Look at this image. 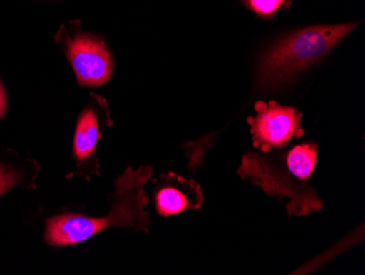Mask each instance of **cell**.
<instances>
[{
  "label": "cell",
  "instance_id": "1",
  "mask_svg": "<svg viewBox=\"0 0 365 275\" xmlns=\"http://www.w3.org/2000/svg\"><path fill=\"white\" fill-rule=\"evenodd\" d=\"M317 161L315 143L301 144L286 151H247L237 174L251 180L269 196L287 199L290 216H307L323 207V201L309 184Z\"/></svg>",
  "mask_w": 365,
  "mask_h": 275
},
{
  "label": "cell",
  "instance_id": "2",
  "mask_svg": "<svg viewBox=\"0 0 365 275\" xmlns=\"http://www.w3.org/2000/svg\"><path fill=\"white\" fill-rule=\"evenodd\" d=\"M153 167L127 168L115 180L112 209L106 217H89L78 213H63L47 219L44 238L52 247L75 246L92 236L114 227L148 233L150 215L145 212L149 199L145 186L153 176Z\"/></svg>",
  "mask_w": 365,
  "mask_h": 275
},
{
  "label": "cell",
  "instance_id": "3",
  "mask_svg": "<svg viewBox=\"0 0 365 275\" xmlns=\"http://www.w3.org/2000/svg\"><path fill=\"white\" fill-rule=\"evenodd\" d=\"M358 26V22H350L307 26L279 39L258 61V89L270 91L288 85L299 74L327 56Z\"/></svg>",
  "mask_w": 365,
  "mask_h": 275
},
{
  "label": "cell",
  "instance_id": "4",
  "mask_svg": "<svg viewBox=\"0 0 365 275\" xmlns=\"http://www.w3.org/2000/svg\"><path fill=\"white\" fill-rule=\"evenodd\" d=\"M55 41L71 64L79 85L100 87L108 83L115 67L112 53L102 36L82 30L81 20L61 26Z\"/></svg>",
  "mask_w": 365,
  "mask_h": 275
},
{
  "label": "cell",
  "instance_id": "5",
  "mask_svg": "<svg viewBox=\"0 0 365 275\" xmlns=\"http://www.w3.org/2000/svg\"><path fill=\"white\" fill-rule=\"evenodd\" d=\"M113 125L110 108L104 98L98 94H90L87 106L78 116L73 136V154L76 160V169L67 176H100V165L96 156L98 139H101L102 129Z\"/></svg>",
  "mask_w": 365,
  "mask_h": 275
},
{
  "label": "cell",
  "instance_id": "6",
  "mask_svg": "<svg viewBox=\"0 0 365 275\" xmlns=\"http://www.w3.org/2000/svg\"><path fill=\"white\" fill-rule=\"evenodd\" d=\"M256 114L248 119L253 136V146L262 153L284 149L292 141L304 134L301 126L302 114L293 106H284L277 102H257Z\"/></svg>",
  "mask_w": 365,
  "mask_h": 275
},
{
  "label": "cell",
  "instance_id": "7",
  "mask_svg": "<svg viewBox=\"0 0 365 275\" xmlns=\"http://www.w3.org/2000/svg\"><path fill=\"white\" fill-rule=\"evenodd\" d=\"M153 201L162 216L180 214L186 209H198L204 204L202 186L195 180L169 172L153 180Z\"/></svg>",
  "mask_w": 365,
  "mask_h": 275
},
{
  "label": "cell",
  "instance_id": "8",
  "mask_svg": "<svg viewBox=\"0 0 365 275\" xmlns=\"http://www.w3.org/2000/svg\"><path fill=\"white\" fill-rule=\"evenodd\" d=\"M6 157L0 159V198L16 186L36 188L40 166L34 160Z\"/></svg>",
  "mask_w": 365,
  "mask_h": 275
},
{
  "label": "cell",
  "instance_id": "9",
  "mask_svg": "<svg viewBox=\"0 0 365 275\" xmlns=\"http://www.w3.org/2000/svg\"><path fill=\"white\" fill-rule=\"evenodd\" d=\"M248 10L262 19H272L280 9H289L293 0H240Z\"/></svg>",
  "mask_w": 365,
  "mask_h": 275
},
{
  "label": "cell",
  "instance_id": "10",
  "mask_svg": "<svg viewBox=\"0 0 365 275\" xmlns=\"http://www.w3.org/2000/svg\"><path fill=\"white\" fill-rule=\"evenodd\" d=\"M8 111V94L4 86L3 80L0 78V119H4Z\"/></svg>",
  "mask_w": 365,
  "mask_h": 275
}]
</instances>
